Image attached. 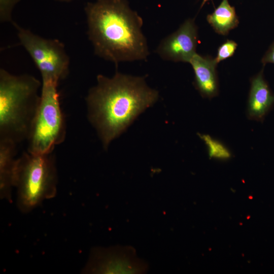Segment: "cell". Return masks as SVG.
I'll return each mask as SVG.
<instances>
[{
	"label": "cell",
	"instance_id": "6da1fadb",
	"mask_svg": "<svg viewBox=\"0 0 274 274\" xmlns=\"http://www.w3.org/2000/svg\"><path fill=\"white\" fill-rule=\"evenodd\" d=\"M157 90L148 87L144 77L117 71L112 78L97 76V84L86 98L88 117L107 149L136 117L158 98Z\"/></svg>",
	"mask_w": 274,
	"mask_h": 274
},
{
	"label": "cell",
	"instance_id": "7a4b0ae2",
	"mask_svg": "<svg viewBox=\"0 0 274 274\" xmlns=\"http://www.w3.org/2000/svg\"><path fill=\"white\" fill-rule=\"evenodd\" d=\"M84 11L87 35L96 55L116 65L147 59L143 19L127 0H96L88 2Z\"/></svg>",
	"mask_w": 274,
	"mask_h": 274
},
{
	"label": "cell",
	"instance_id": "3957f363",
	"mask_svg": "<svg viewBox=\"0 0 274 274\" xmlns=\"http://www.w3.org/2000/svg\"><path fill=\"white\" fill-rule=\"evenodd\" d=\"M41 82L27 74L0 70V140H27L40 100Z\"/></svg>",
	"mask_w": 274,
	"mask_h": 274
},
{
	"label": "cell",
	"instance_id": "277c9868",
	"mask_svg": "<svg viewBox=\"0 0 274 274\" xmlns=\"http://www.w3.org/2000/svg\"><path fill=\"white\" fill-rule=\"evenodd\" d=\"M57 182L52 153L37 155L24 152L18 158L15 184L19 210L23 213L29 212L44 200L54 197Z\"/></svg>",
	"mask_w": 274,
	"mask_h": 274
},
{
	"label": "cell",
	"instance_id": "5b68a950",
	"mask_svg": "<svg viewBox=\"0 0 274 274\" xmlns=\"http://www.w3.org/2000/svg\"><path fill=\"white\" fill-rule=\"evenodd\" d=\"M57 86L52 82L42 83L40 102L27 140V151L31 154L51 153L65 139V124Z\"/></svg>",
	"mask_w": 274,
	"mask_h": 274
},
{
	"label": "cell",
	"instance_id": "8992f818",
	"mask_svg": "<svg viewBox=\"0 0 274 274\" xmlns=\"http://www.w3.org/2000/svg\"><path fill=\"white\" fill-rule=\"evenodd\" d=\"M21 45L28 52L39 70L42 83L57 84L69 73L70 58L63 43L57 39L44 38L12 23Z\"/></svg>",
	"mask_w": 274,
	"mask_h": 274
},
{
	"label": "cell",
	"instance_id": "52a82bcc",
	"mask_svg": "<svg viewBox=\"0 0 274 274\" xmlns=\"http://www.w3.org/2000/svg\"><path fill=\"white\" fill-rule=\"evenodd\" d=\"M148 265L132 247L96 248L92 250L83 270L88 273H142Z\"/></svg>",
	"mask_w": 274,
	"mask_h": 274
},
{
	"label": "cell",
	"instance_id": "ba28073f",
	"mask_svg": "<svg viewBox=\"0 0 274 274\" xmlns=\"http://www.w3.org/2000/svg\"><path fill=\"white\" fill-rule=\"evenodd\" d=\"M198 28L194 19L186 20L179 28L161 40L155 50L163 60L189 63L196 54Z\"/></svg>",
	"mask_w": 274,
	"mask_h": 274
},
{
	"label": "cell",
	"instance_id": "9c48e42d",
	"mask_svg": "<svg viewBox=\"0 0 274 274\" xmlns=\"http://www.w3.org/2000/svg\"><path fill=\"white\" fill-rule=\"evenodd\" d=\"M189 63L194 74V86L200 95L209 98L217 96L219 82L216 70L218 63L215 58L196 53Z\"/></svg>",
	"mask_w": 274,
	"mask_h": 274
},
{
	"label": "cell",
	"instance_id": "30bf717a",
	"mask_svg": "<svg viewBox=\"0 0 274 274\" xmlns=\"http://www.w3.org/2000/svg\"><path fill=\"white\" fill-rule=\"evenodd\" d=\"M274 104V94L264 78L263 70L253 77L247 105L248 117L262 121Z\"/></svg>",
	"mask_w": 274,
	"mask_h": 274
},
{
	"label": "cell",
	"instance_id": "8fae6325",
	"mask_svg": "<svg viewBox=\"0 0 274 274\" xmlns=\"http://www.w3.org/2000/svg\"><path fill=\"white\" fill-rule=\"evenodd\" d=\"M15 143L0 140V195L1 198L11 199V191L15 187L18 158H15Z\"/></svg>",
	"mask_w": 274,
	"mask_h": 274
},
{
	"label": "cell",
	"instance_id": "7c38bea8",
	"mask_svg": "<svg viewBox=\"0 0 274 274\" xmlns=\"http://www.w3.org/2000/svg\"><path fill=\"white\" fill-rule=\"evenodd\" d=\"M207 20L216 33L223 36L227 35L239 24L235 8L228 0H222L214 12L208 15Z\"/></svg>",
	"mask_w": 274,
	"mask_h": 274
},
{
	"label": "cell",
	"instance_id": "4fadbf2b",
	"mask_svg": "<svg viewBox=\"0 0 274 274\" xmlns=\"http://www.w3.org/2000/svg\"><path fill=\"white\" fill-rule=\"evenodd\" d=\"M198 134L208 147L210 158L222 160L228 159L230 158V151L221 142L213 139L208 134Z\"/></svg>",
	"mask_w": 274,
	"mask_h": 274
},
{
	"label": "cell",
	"instance_id": "5bb4252c",
	"mask_svg": "<svg viewBox=\"0 0 274 274\" xmlns=\"http://www.w3.org/2000/svg\"><path fill=\"white\" fill-rule=\"evenodd\" d=\"M237 43L230 40H227L222 44L218 48L217 55L215 58L216 62L218 63L229 57L234 54L237 48Z\"/></svg>",
	"mask_w": 274,
	"mask_h": 274
},
{
	"label": "cell",
	"instance_id": "9a60e30c",
	"mask_svg": "<svg viewBox=\"0 0 274 274\" xmlns=\"http://www.w3.org/2000/svg\"><path fill=\"white\" fill-rule=\"evenodd\" d=\"M20 0H0V22H13L12 12Z\"/></svg>",
	"mask_w": 274,
	"mask_h": 274
},
{
	"label": "cell",
	"instance_id": "2e32d148",
	"mask_svg": "<svg viewBox=\"0 0 274 274\" xmlns=\"http://www.w3.org/2000/svg\"><path fill=\"white\" fill-rule=\"evenodd\" d=\"M261 62L263 64L267 63L274 64V42H272L265 53L262 58Z\"/></svg>",
	"mask_w": 274,
	"mask_h": 274
},
{
	"label": "cell",
	"instance_id": "e0dca14e",
	"mask_svg": "<svg viewBox=\"0 0 274 274\" xmlns=\"http://www.w3.org/2000/svg\"><path fill=\"white\" fill-rule=\"evenodd\" d=\"M56 1H58V2H63V3H68V2H71L74 0H55Z\"/></svg>",
	"mask_w": 274,
	"mask_h": 274
},
{
	"label": "cell",
	"instance_id": "ac0fdd59",
	"mask_svg": "<svg viewBox=\"0 0 274 274\" xmlns=\"http://www.w3.org/2000/svg\"><path fill=\"white\" fill-rule=\"evenodd\" d=\"M209 1H212V0H202L201 6H200V8H201L204 6V5Z\"/></svg>",
	"mask_w": 274,
	"mask_h": 274
}]
</instances>
